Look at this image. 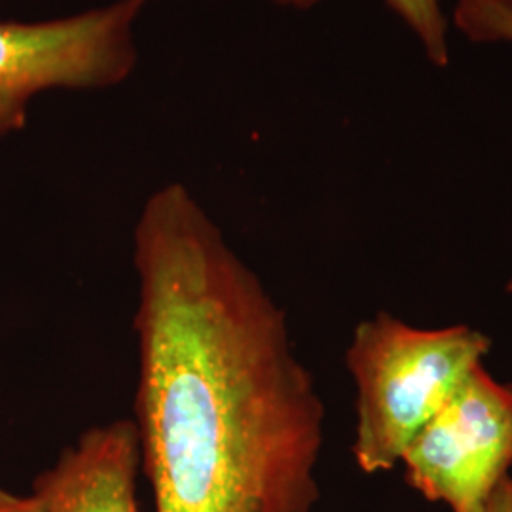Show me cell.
Listing matches in <instances>:
<instances>
[{"instance_id": "6da1fadb", "label": "cell", "mask_w": 512, "mask_h": 512, "mask_svg": "<svg viewBox=\"0 0 512 512\" xmlns=\"http://www.w3.org/2000/svg\"><path fill=\"white\" fill-rule=\"evenodd\" d=\"M133 266L154 512H315L321 393L287 313L183 183L148 196Z\"/></svg>"}, {"instance_id": "7a4b0ae2", "label": "cell", "mask_w": 512, "mask_h": 512, "mask_svg": "<svg viewBox=\"0 0 512 512\" xmlns=\"http://www.w3.org/2000/svg\"><path fill=\"white\" fill-rule=\"evenodd\" d=\"M490 349L492 338L469 325L418 329L387 311L361 321L346 349L357 389L351 452L359 471L395 469L408 444Z\"/></svg>"}, {"instance_id": "3957f363", "label": "cell", "mask_w": 512, "mask_h": 512, "mask_svg": "<svg viewBox=\"0 0 512 512\" xmlns=\"http://www.w3.org/2000/svg\"><path fill=\"white\" fill-rule=\"evenodd\" d=\"M150 0H116L67 18L0 21V137L25 128L46 90H107L137 65L135 23Z\"/></svg>"}, {"instance_id": "277c9868", "label": "cell", "mask_w": 512, "mask_h": 512, "mask_svg": "<svg viewBox=\"0 0 512 512\" xmlns=\"http://www.w3.org/2000/svg\"><path fill=\"white\" fill-rule=\"evenodd\" d=\"M404 480L450 512H486L512 469V382L473 366L404 450Z\"/></svg>"}, {"instance_id": "5b68a950", "label": "cell", "mask_w": 512, "mask_h": 512, "mask_svg": "<svg viewBox=\"0 0 512 512\" xmlns=\"http://www.w3.org/2000/svg\"><path fill=\"white\" fill-rule=\"evenodd\" d=\"M141 440L135 420L93 425L33 482L42 512H143L137 499Z\"/></svg>"}, {"instance_id": "8992f818", "label": "cell", "mask_w": 512, "mask_h": 512, "mask_svg": "<svg viewBox=\"0 0 512 512\" xmlns=\"http://www.w3.org/2000/svg\"><path fill=\"white\" fill-rule=\"evenodd\" d=\"M385 4L410 29L420 42L423 54L435 67L444 69L450 65V23L442 0H385Z\"/></svg>"}, {"instance_id": "52a82bcc", "label": "cell", "mask_w": 512, "mask_h": 512, "mask_svg": "<svg viewBox=\"0 0 512 512\" xmlns=\"http://www.w3.org/2000/svg\"><path fill=\"white\" fill-rule=\"evenodd\" d=\"M452 21L473 42L512 44V0H458ZM505 291L512 294V274Z\"/></svg>"}, {"instance_id": "ba28073f", "label": "cell", "mask_w": 512, "mask_h": 512, "mask_svg": "<svg viewBox=\"0 0 512 512\" xmlns=\"http://www.w3.org/2000/svg\"><path fill=\"white\" fill-rule=\"evenodd\" d=\"M0 512H42L33 494L18 495L0 488Z\"/></svg>"}, {"instance_id": "9c48e42d", "label": "cell", "mask_w": 512, "mask_h": 512, "mask_svg": "<svg viewBox=\"0 0 512 512\" xmlns=\"http://www.w3.org/2000/svg\"><path fill=\"white\" fill-rule=\"evenodd\" d=\"M486 512H512V476H505L488 501Z\"/></svg>"}, {"instance_id": "30bf717a", "label": "cell", "mask_w": 512, "mask_h": 512, "mask_svg": "<svg viewBox=\"0 0 512 512\" xmlns=\"http://www.w3.org/2000/svg\"><path fill=\"white\" fill-rule=\"evenodd\" d=\"M281 6H289V8H296V10H310L313 6L325 2V0H274Z\"/></svg>"}]
</instances>
